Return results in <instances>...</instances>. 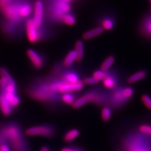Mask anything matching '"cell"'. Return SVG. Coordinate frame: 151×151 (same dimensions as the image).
<instances>
[{
  "label": "cell",
  "instance_id": "cell-1",
  "mask_svg": "<svg viewBox=\"0 0 151 151\" xmlns=\"http://www.w3.org/2000/svg\"><path fill=\"white\" fill-rule=\"evenodd\" d=\"M0 135L12 151H30L29 143L20 124L15 122L3 123L0 126Z\"/></svg>",
  "mask_w": 151,
  "mask_h": 151
},
{
  "label": "cell",
  "instance_id": "cell-2",
  "mask_svg": "<svg viewBox=\"0 0 151 151\" xmlns=\"http://www.w3.org/2000/svg\"><path fill=\"white\" fill-rule=\"evenodd\" d=\"M28 95L34 100L46 104H56L60 102V95L52 92L48 87L47 78L34 80L28 86Z\"/></svg>",
  "mask_w": 151,
  "mask_h": 151
},
{
  "label": "cell",
  "instance_id": "cell-3",
  "mask_svg": "<svg viewBox=\"0 0 151 151\" xmlns=\"http://www.w3.org/2000/svg\"><path fill=\"white\" fill-rule=\"evenodd\" d=\"M105 100L104 94L96 89H94V90L88 91L78 96L72 106L75 109H78L89 103L96 105H101L105 102Z\"/></svg>",
  "mask_w": 151,
  "mask_h": 151
},
{
  "label": "cell",
  "instance_id": "cell-4",
  "mask_svg": "<svg viewBox=\"0 0 151 151\" xmlns=\"http://www.w3.org/2000/svg\"><path fill=\"white\" fill-rule=\"evenodd\" d=\"M70 9V2L65 0H53L49 7V15L52 20H61L64 14L69 13Z\"/></svg>",
  "mask_w": 151,
  "mask_h": 151
},
{
  "label": "cell",
  "instance_id": "cell-5",
  "mask_svg": "<svg viewBox=\"0 0 151 151\" xmlns=\"http://www.w3.org/2000/svg\"><path fill=\"white\" fill-rule=\"evenodd\" d=\"M20 3V0H13L7 6L0 9L5 20L13 23L17 26H18L23 22L19 14Z\"/></svg>",
  "mask_w": 151,
  "mask_h": 151
},
{
  "label": "cell",
  "instance_id": "cell-6",
  "mask_svg": "<svg viewBox=\"0 0 151 151\" xmlns=\"http://www.w3.org/2000/svg\"><path fill=\"white\" fill-rule=\"evenodd\" d=\"M25 132L28 136H40L45 138H52L56 134V129L53 125L45 124L28 127Z\"/></svg>",
  "mask_w": 151,
  "mask_h": 151
},
{
  "label": "cell",
  "instance_id": "cell-7",
  "mask_svg": "<svg viewBox=\"0 0 151 151\" xmlns=\"http://www.w3.org/2000/svg\"><path fill=\"white\" fill-rule=\"evenodd\" d=\"M41 28L35 25L32 18H28L25 23L26 34L28 41L31 43H37L43 39L45 34Z\"/></svg>",
  "mask_w": 151,
  "mask_h": 151
},
{
  "label": "cell",
  "instance_id": "cell-8",
  "mask_svg": "<svg viewBox=\"0 0 151 151\" xmlns=\"http://www.w3.org/2000/svg\"><path fill=\"white\" fill-rule=\"evenodd\" d=\"M27 57L30 60V63L36 69H41L45 65V56L33 49H28L27 51Z\"/></svg>",
  "mask_w": 151,
  "mask_h": 151
},
{
  "label": "cell",
  "instance_id": "cell-9",
  "mask_svg": "<svg viewBox=\"0 0 151 151\" xmlns=\"http://www.w3.org/2000/svg\"><path fill=\"white\" fill-rule=\"evenodd\" d=\"M34 17L32 19L38 28H42L44 22V5L41 0H37L34 7Z\"/></svg>",
  "mask_w": 151,
  "mask_h": 151
},
{
  "label": "cell",
  "instance_id": "cell-10",
  "mask_svg": "<svg viewBox=\"0 0 151 151\" xmlns=\"http://www.w3.org/2000/svg\"><path fill=\"white\" fill-rule=\"evenodd\" d=\"M59 78L63 81L69 83H77L82 81L79 74L76 70L70 69V68L64 70Z\"/></svg>",
  "mask_w": 151,
  "mask_h": 151
},
{
  "label": "cell",
  "instance_id": "cell-11",
  "mask_svg": "<svg viewBox=\"0 0 151 151\" xmlns=\"http://www.w3.org/2000/svg\"><path fill=\"white\" fill-rule=\"evenodd\" d=\"M15 110L8 101L4 93L0 90V111L4 116H10Z\"/></svg>",
  "mask_w": 151,
  "mask_h": 151
},
{
  "label": "cell",
  "instance_id": "cell-12",
  "mask_svg": "<svg viewBox=\"0 0 151 151\" xmlns=\"http://www.w3.org/2000/svg\"><path fill=\"white\" fill-rule=\"evenodd\" d=\"M76 61H77L76 54L74 50H70L69 52L66 54L64 58L62 64L63 67L66 69L70 68L72 67Z\"/></svg>",
  "mask_w": 151,
  "mask_h": 151
},
{
  "label": "cell",
  "instance_id": "cell-13",
  "mask_svg": "<svg viewBox=\"0 0 151 151\" xmlns=\"http://www.w3.org/2000/svg\"><path fill=\"white\" fill-rule=\"evenodd\" d=\"M78 98V94L76 93H66L60 94V102L65 105H73Z\"/></svg>",
  "mask_w": 151,
  "mask_h": 151
},
{
  "label": "cell",
  "instance_id": "cell-14",
  "mask_svg": "<svg viewBox=\"0 0 151 151\" xmlns=\"http://www.w3.org/2000/svg\"><path fill=\"white\" fill-rule=\"evenodd\" d=\"M103 31L104 30L103 29V28L101 27H98L96 28H94L85 32L83 35V38L85 40L92 39L93 38L101 35L103 32Z\"/></svg>",
  "mask_w": 151,
  "mask_h": 151
},
{
  "label": "cell",
  "instance_id": "cell-15",
  "mask_svg": "<svg viewBox=\"0 0 151 151\" xmlns=\"http://www.w3.org/2000/svg\"><path fill=\"white\" fill-rule=\"evenodd\" d=\"M80 134V132L77 129H72L67 131L63 136V140L65 143H70L77 139Z\"/></svg>",
  "mask_w": 151,
  "mask_h": 151
},
{
  "label": "cell",
  "instance_id": "cell-16",
  "mask_svg": "<svg viewBox=\"0 0 151 151\" xmlns=\"http://www.w3.org/2000/svg\"><path fill=\"white\" fill-rule=\"evenodd\" d=\"M64 67L62 63H58L55 64L53 68H52L49 74L47 76L49 78L51 79H58L60 78L61 73L64 70Z\"/></svg>",
  "mask_w": 151,
  "mask_h": 151
},
{
  "label": "cell",
  "instance_id": "cell-17",
  "mask_svg": "<svg viewBox=\"0 0 151 151\" xmlns=\"http://www.w3.org/2000/svg\"><path fill=\"white\" fill-rule=\"evenodd\" d=\"M74 51L76 54L77 61L78 62H81L84 55V45L82 40H79L76 42Z\"/></svg>",
  "mask_w": 151,
  "mask_h": 151
},
{
  "label": "cell",
  "instance_id": "cell-18",
  "mask_svg": "<svg viewBox=\"0 0 151 151\" xmlns=\"http://www.w3.org/2000/svg\"><path fill=\"white\" fill-rule=\"evenodd\" d=\"M146 76H147V73L144 70H140L131 75L127 79V82L129 84H134L144 79Z\"/></svg>",
  "mask_w": 151,
  "mask_h": 151
},
{
  "label": "cell",
  "instance_id": "cell-19",
  "mask_svg": "<svg viewBox=\"0 0 151 151\" xmlns=\"http://www.w3.org/2000/svg\"><path fill=\"white\" fill-rule=\"evenodd\" d=\"M17 25L13 24V23L8 22L5 20L4 22L2 24L3 30L6 34L12 35L15 34L17 31Z\"/></svg>",
  "mask_w": 151,
  "mask_h": 151
},
{
  "label": "cell",
  "instance_id": "cell-20",
  "mask_svg": "<svg viewBox=\"0 0 151 151\" xmlns=\"http://www.w3.org/2000/svg\"><path fill=\"white\" fill-rule=\"evenodd\" d=\"M115 58L112 55L108 56L101 64L100 69L104 70V71H108V70L111 68V66L115 63Z\"/></svg>",
  "mask_w": 151,
  "mask_h": 151
},
{
  "label": "cell",
  "instance_id": "cell-21",
  "mask_svg": "<svg viewBox=\"0 0 151 151\" xmlns=\"http://www.w3.org/2000/svg\"><path fill=\"white\" fill-rule=\"evenodd\" d=\"M103 84L104 86L108 89L114 88L116 84V81L115 78L109 74L108 76L103 80Z\"/></svg>",
  "mask_w": 151,
  "mask_h": 151
},
{
  "label": "cell",
  "instance_id": "cell-22",
  "mask_svg": "<svg viewBox=\"0 0 151 151\" xmlns=\"http://www.w3.org/2000/svg\"><path fill=\"white\" fill-rule=\"evenodd\" d=\"M61 21H62L64 24L67 25H74L76 23V18L74 16L73 14L69 13H67L64 14L61 18Z\"/></svg>",
  "mask_w": 151,
  "mask_h": 151
},
{
  "label": "cell",
  "instance_id": "cell-23",
  "mask_svg": "<svg viewBox=\"0 0 151 151\" xmlns=\"http://www.w3.org/2000/svg\"><path fill=\"white\" fill-rule=\"evenodd\" d=\"M101 27L104 30H111L115 26V23L110 18H105L101 22Z\"/></svg>",
  "mask_w": 151,
  "mask_h": 151
},
{
  "label": "cell",
  "instance_id": "cell-24",
  "mask_svg": "<svg viewBox=\"0 0 151 151\" xmlns=\"http://www.w3.org/2000/svg\"><path fill=\"white\" fill-rule=\"evenodd\" d=\"M111 110L109 107L108 106H104L101 112V119L103 122H107L111 119Z\"/></svg>",
  "mask_w": 151,
  "mask_h": 151
},
{
  "label": "cell",
  "instance_id": "cell-25",
  "mask_svg": "<svg viewBox=\"0 0 151 151\" xmlns=\"http://www.w3.org/2000/svg\"><path fill=\"white\" fill-rule=\"evenodd\" d=\"M109 74L110 73L108 71H104V70L100 69L95 70V71L93 73L92 76L94 78H96L97 80H98L99 81H103L104 79H105Z\"/></svg>",
  "mask_w": 151,
  "mask_h": 151
},
{
  "label": "cell",
  "instance_id": "cell-26",
  "mask_svg": "<svg viewBox=\"0 0 151 151\" xmlns=\"http://www.w3.org/2000/svg\"><path fill=\"white\" fill-rule=\"evenodd\" d=\"M134 93V89L130 88V87H127L126 88H124V89H122L121 91L122 96L123 99L130 98L132 96H133Z\"/></svg>",
  "mask_w": 151,
  "mask_h": 151
},
{
  "label": "cell",
  "instance_id": "cell-27",
  "mask_svg": "<svg viewBox=\"0 0 151 151\" xmlns=\"http://www.w3.org/2000/svg\"><path fill=\"white\" fill-rule=\"evenodd\" d=\"M82 81L84 84V85H95L98 84L99 82L98 80H97L96 78H94L93 76H92L86 77L82 80Z\"/></svg>",
  "mask_w": 151,
  "mask_h": 151
},
{
  "label": "cell",
  "instance_id": "cell-28",
  "mask_svg": "<svg viewBox=\"0 0 151 151\" xmlns=\"http://www.w3.org/2000/svg\"><path fill=\"white\" fill-rule=\"evenodd\" d=\"M142 101L144 104L145 106L148 108L149 110H151V98L147 94H144L142 96Z\"/></svg>",
  "mask_w": 151,
  "mask_h": 151
},
{
  "label": "cell",
  "instance_id": "cell-29",
  "mask_svg": "<svg viewBox=\"0 0 151 151\" xmlns=\"http://www.w3.org/2000/svg\"><path fill=\"white\" fill-rule=\"evenodd\" d=\"M139 130L141 132H142L144 134L151 135V126L150 125H141L140 127Z\"/></svg>",
  "mask_w": 151,
  "mask_h": 151
},
{
  "label": "cell",
  "instance_id": "cell-30",
  "mask_svg": "<svg viewBox=\"0 0 151 151\" xmlns=\"http://www.w3.org/2000/svg\"><path fill=\"white\" fill-rule=\"evenodd\" d=\"M61 151H84L82 149L76 146H69V147H64Z\"/></svg>",
  "mask_w": 151,
  "mask_h": 151
},
{
  "label": "cell",
  "instance_id": "cell-31",
  "mask_svg": "<svg viewBox=\"0 0 151 151\" xmlns=\"http://www.w3.org/2000/svg\"><path fill=\"white\" fill-rule=\"evenodd\" d=\"M0 151H12V150L9 145L5 142H4L0 144Z\"/></svg>",
  "mask_w": 151,
  "mask_h": 151
},
{
  "label": "cell",
  "instance_id": "cell-32",
  "mask_svg": "<svg viewBox=\"0 0 151 151\" xmlns=\"http://www.w3.org/2000/svg\"><path fill=\"white\" fill-rule=\"evenodd\" d=\"M13 1V0H0V9L7 6Z\"/></svg>",
  "mask_w": 151,
  "mask_h": 151
},
{
  "label": "cell",
  "instance_id": "cell-33",
  "mask_svg": "<svg viewBox=\"0 0 151 151\" xmlns=\"http://www.w3.org/2000/svg\"><path fill=\"white\" fill-rule=\"evenodd\" d=\"M146 29H147L148 32H149L150 34H151V20L149 21L147 23V28H146Z\"/></svg>",
  "mask_w": 151,
  "mask_h": 151
},
{
  "label": "cell",
  "instance_id": "cell-34",
  "mask_svg": "<svg viewBox=\"0 0 151 151\" xmlns=\"http://www.w3.org/2000/svg\"><path fill=\"white\" fill-rule=\"evenodd\" d=\"M40 151H50V150L49 147H47V146H43V147H42L40 148Z\"/></svg>",
  "mask_w": 151,
  "mask_h": 151
},
{
  "label": "cell",
  "instance_id": "cell-35",
  "mask_svg": "<svg viewBox=\"0 0 151 151\" xmlns=\"http://www.w3.org/2000/svg\"><path fill=\"white\" fill-rule=\"evenodd\" d=\"M132 151H147V150L142 148H135L134 150H132Z\"/></svg>",
  "mask_w": 151,
  "mask_h": 151
},
{
  "label": "cell",
  "instance_id": "cell-36",
  "mask_svg": "<svg viewBox=\"0 0 151 151\" xmlns=\"http://www.w3.org/2000/svg\"><path fill=\"white\" fill-rule=\"evenodd\" d=\"M4 140H3V139H2V137H1V136L0 135V144H1V143H3V142H4Z\"/></svg>",
  "mask_w": 151,
  "mask_h": 151
},
{
  "label": "cell",
  "instance_id": "cell-37",
  "mask_svg": "<svg viewBox=\"0 0 151 151\" xmlns=\"http://www.w3.org/2000/svg\"><path fill=\"white\" fill-rule=\"evenodd\" d=\"M65 1H68V2H70V1H71L72 0H65Z\"/></svg>",
  "mask_w": 151,
  "mask_h": 151
},
{
  "label": "cell",
  "instance_id": "cell-38",
  "mask_svg": "<svg viewBox=\"0 0 151 151\" xmlns=\"http://www.w3.org/2000/svg\"><path fill=\"white\" fill-rule=\"evenodd\" d=\"M149 1H150V3H151V0H149Z\"/></svg>",
  "mask_w": 151,
  "mask_h": 151
}]
</instances>
